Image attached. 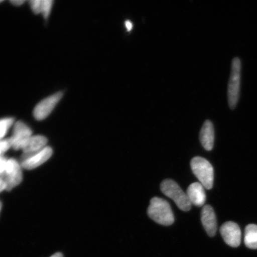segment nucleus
I'll list each match as a JSON object with an SVG mask.
<instances>
[{"mask_svg": "<svg viewBox=\"0 0 257 257\" xmlns=\"http://www.w3.org/2000/svg\"><path fill=\"white\" fill-rule=\"evenodd\" d=\"M149 217L156 223L170 226L174 223L175 217L169 202L164 199L154 197L151 200L147 211Z\"/></svg>", "mask_w": 257, "mask_h": 257, "instance_id": "obj_1", "label": "nucleus"}, {"mask_svg": "<svg viewBox=\"0 0 257 257\" xmlns=\"http://www.w3.org/2000/svg\"><path fill=\"white\" fill-rule=\"evenodd\" d=\"M241 61L238 57L234 58L231 65V72L228 83V103L231 109L235 108L238 102L240 87Z\"/></svg>", "mask_w": 257, "mask_h": 257, "instance_id": "obj_2", "label": "nucleus"}, {"mask_svg": "<svg viewBox=\"0 0 257 257\" xmlns=\"http://www.w3.org/2000/svg\"><path fill=\"white\" fill-rule=\"evenodd\" d=\"M193 173L204 188L211 189L214 182V169L211 163L201 157H195L191 162Z\"/></svg>", "mask_w": 257, "mask_h": 257, "instance_id": "obj_3", "label": "nucleus"}, {"mask_svg": "<svg viewBox=\"0 0 257 257\" xmlns=\"http://www.w3.org/2000/svg\"><path fill=\"white\" fill-rule=\"evenodd\" d=\"M161 190L167 197L174 201L181 210L188 211L190 210L192 204L187 194L175 181L170 179L165 180L161 184Z\"/></svg>", "mask_w": 257, "mask_h": 257, "instance_id": "obj_4", "label": "nucleus"}, {"mask_svg": "<svg viewBox=\"0 0 257 257\" xmlns=\"http://www.w3.org/2000/svg\"><path fill=\"white\" fill-rule=\"evenodd\" d=\"M63 96V93L59 92L42 100L34 108L35 118L38 120H43L46 118L59 103Z\"/></svg>", "mask_w": 257, "mask_h": 257, "instance_id": "obj_5", "label": "nucleus"}, {"mask_svg": "<svg viewBox=\"0 0 257 257\" xmlns=\"http://www.w3.org/2000/svg\"><path fill=\"white\" fill-rule=\"evenodd\" d=\"M32 136V132L28 125L19 121L14 124L12 136L9 141L13 149L21 150L28 140Z\"/></svg>", "mask_w": 257, "mask_h": 257, "instance_id": "obj_6", "label": "nucleus"}, {"mask_svg": "<svg viewBox=\"0 0 257 257\" xmlns=\"http://www.w3.org/2000/svg\"><path fill=\"white\" fill-rule=\"evenodd\" d=\"M4 175L6 190L11 191L22 181L21 166L15 159L8 160Z\"/></svg>", "mask_w": 257, "mask_h": 257, "instance_id": "obj_7", "label": "nucleus"}, {"mask_svg": "<svg viewBox=\"0 0 257 257\" xmlns=\"http://www.w3.org/2000/svg\"><path fill=\"white\" fill-rule=\"evenodd\" d=\"M220 233L224 242L232 247H237L241 242V230L238 225L233 221H227L220 227Z\"/></svg>", "mask_w": 257, "mask_h": 257, "instance_id": "obj_8", "label": "nucleus"}, {"mask_svg": "<svg viewBox=\"0 0 257 257\" xmlns=\"http://www.w3.org/2000/svg\"><path fill=\"white\" fill-rule=\"evenodd\" d=\"M53 154V150L50 147L44 149L32 155L22 158V167L28 170L34 169L46 163Z\"/></svg>", "mask_w": 257, "mask_h": 257, "instance_id": "obj_9", "label": "nucleus"}, {"mask_svg": "<svg viewBox=\"0 0 257 257\" xmlns=\"http://www.w3.org/2000/svg\"><path fill=\"white\" fill-rule=\"evenodd\" d=\"M201 221L208 236H214L217 232V220L213 208L210 205H205L202 208Z\"/></svg>", "mask_w": 257, "mask_h": 257, "instance_id": "obj_10", "label": "nucleus"}, {"mask_svg": "<svg viewBox=\"0 0 257 257\" xmlns=\"http://www.w3.org/2000/svg\"><path fill=\"white\" fill-rule=\"evenodd\" d=\"M186 194L191 204L198 207H201L204 205L206 195L204 187L200 183L195 182L189 185Z\"/></svg>", "mask_w": 257, "mask_h": 257, "instance_id": "obj_11", "label": "nucleus"}, {"mask_svg": "<svg viewBox=\"0 0 257 257\" xmlns=\"http://www.w3.org/2000/svg\"><path fill=\"white\" fill-rule=\"evenodd\" d=\"M47 138L44 136H32L21 149L24 152L23 157L40 152V151L47 147Z\"/></svg>", "mask_w": 257, "mask_h": 257, "instance_id": "obj_12", "label": "nucleus"}, {"mask_svg": "<svg viewBox=\"0 0 257 257\" xmlns=\"http://www.w3.org/2000/svg\"><path fill=\"white\" fill-rule=\"evenodd\" d=\"M200 140L202 146L207 151L213 149L214 142V130L210 120L204 122L200 134Z\"/></svg>", "mask_w": 257, "mask_h": 257, "instance_id": "obj_13", "label": "nucleus"}, {"mask_svg": "<svg viewBox=\"0 0 257 257\" xmlns=\"http://www.w3.org/2000/svg\"><path fill=\"white\" fill-rule=\"evenodd\" d=\"M244 242L250 249H257V225L250 224L245 228Z\"/></svg>", "mask_w": 257, "mask_h": 257, "instance_id": "obj_14", "label": "nucleus"}, {"mask_svg": "<svg viewBox=\"0 0 257 257\" xmlns=\"http://www.w3.org/2000/svg\"><path fill=\"white\" fill-rule=\"evenodd\" d=\"M15 119L12 117H6L0 119V140L6 136L10 128L14 124Z\"/></svg>", "mask_w": 257, "mask_h": 257, "instance_id": "obj_15", "label": "nucleus"}, {"mask_svg": "<svg viewBox=\"0 0 257 257\" xmlns=\"http://www.w3.org/2000/svg\"><path fill=\"white\" fill-rule=\"evenodd\" d=\"M53 2L51 0H43V5H42L41 14L46 19L49 18L51 9H52Z\"/></svg>", "mask_w": 257, "mask_h": 257, "instance_id": "obj_16", "label": "nucleus"}, {"mask_svg": "<svg viewBox=\"0 0 257 257\" xmlns=\"http://www.w3.org/2000/svg\"><path fill=\"white\" fill-rule=\"evenodd\" d=\"M30 3L31 9L34 14L37 15L41 14L43 0H32Z\"/></svg>", "mask_w": 257, "mask_h": 257, "instance_id": "obj_17", "label": "nucleus"}, {"mask_svg": "<svg viewBox=\"0 0 257 257\" xmlns=\"http://www.w3.org/2000/svg\"><path fill=\"white\" fill-rule=\"evenodd\" d=\"M11 148L9 139L0 140V157Z\"/></svg>", "mask_w": 257, "mask_h": 257, "instance_id": "obj_18", "label": "nucleus"}, {"mask_svg": "<svg viewBox=\"0 0 257 257\" xmlns=\"http://www.w3.org/2000/svg\"><path fill=\"white\" fill-rule=\"evenodd\" d=\"M7 162L8 160L4 157H0V175L5 174Z\"/></svg>", "mask_w": 257, "mask_h": 257, "instance_id": "obj_19", "label": "nucleus"}, {"mask_svg": "<svg viewBox=\"0 0 257 257\" xmlns=\"http://www.w3.org/2000/svg\"><path fill=\"white\" fill-rule=\"evenodd\" d=\"M6 190V184L5 180L2 177H0V192Z\"/></svg>", "mask_w": 257, "mask_h": 257, "instance_id": "obj_20", "label": "nucleus"}, {"mask_svg": "<svg viewBox=\"0 0 257 257\" xmlns=\"http://www.w3.org/2000/svg\"><path fill=\"white\" fill-rule=\"evenodd\" d=\"M125 26H126L128 31H130L133 27V23L130 20L125 22Z\"/></svg>", "mask_w": 257, "mask_h": 257, "instance_id": "obj_21", "label": "nucleus"}, {"mask_svg": "<svg viewBox=\"0 0 257 257\" xmlns=\"http://www.w3.org/2000/svg\"><path fill=\"white\" fill-rule=\"evenodd\" d=\"M25 2V1H22V0H14V1H11L13 5L18 6L22 5Z\"/></svg>", "mask_w": 257, "mask_h": 257, "instance_id": "obj_22", "label": "nucleus"}, {"mask_svg": "<svg viewBox=\"0 0 257 257\" xmlns=\"http://www.w3.org/2000/svg\"><path fill=\"white\" fill-rule=\"evenodd\" d=\"M51 257H63V255L62 253L57 252L55 254H54L53 255L51 256Z\"/></svg>", "mask_w": 257, "mask_h": 257, "instance_id": "obj_23", "label": "nucleus"}, {"mask_svg": "<svg viewBox=\"0 0 257 257\" xmlns=\"http://www.w3.org/2000/svg\"><path fill=\"white\" fill-rule=\"evenodd\" d=\"M2 208V202L0 201V213H1Z\"/></svg>", "mask_w": 257, "mask_h": 257, "instance_id": "obj_24", "label": "nucleus"}]
</instances>
